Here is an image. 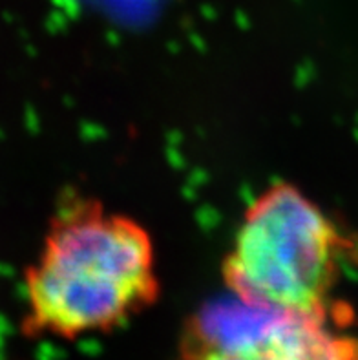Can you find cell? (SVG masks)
Wrapping results in <instances>:
<instances>
[{
    "mask_svg": "<svg viewBox=\"0 0 358 360\" xmlns=\"http://www.w3.org/2000/svg\"><path fill=\"white\" fill-rule=\"evenodd\" d=\"M350 251V238L317 201L296 185L274 183L245 209L222 276L243 306L326 315Z\"/></svg>",
    "mask_w": 358,
    "mask_h": 360,
    "instance_id": "7a4b0ae2",
    "label": "cell"
},
{
    "mask_svg": "<svg viewBox=\"0 0 358 360\" xmlns=\"http://www.w3.org/2000/svg\"><path fill=\"white\" fill-rule=\"evenodd\" d=\"M236 307L205 311L188 333L185 360H358V346L327 328L326 315Z\"/></svg>",
    "mask_w": 358,
    "mask_h": 360,
    "instance_id": "3957f363",
    "label": "cell"
},
{
    "mask_svg": "<svg viewBox=\"0 0 358 360\" xmlns=\"http://www.w3.org/2000/svg\"><path fill=\"white\" fill-rule=\"evenodd\" d=\"M159 297L152 236L130 216L91 198H70L50 219L24 274V328L79 338L103 333Z\"/></svg>",
    "mask_w": 358,
    "mask_h": 360,
    "instance_id": "6da1fadb",
    "label": "cell"
}]
</instances>
